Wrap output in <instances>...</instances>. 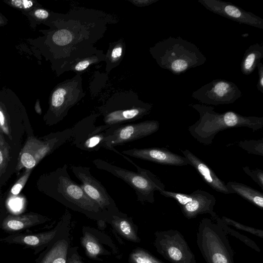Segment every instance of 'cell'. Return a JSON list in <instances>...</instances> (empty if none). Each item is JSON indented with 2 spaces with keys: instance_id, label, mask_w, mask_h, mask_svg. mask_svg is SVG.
<instances>
[{
  "instance_id": "cell-27",
  "label": "cell",
  "mask_w": 263,
  "mask_h": 263,
  "mask_svg": "<svg viewBox=\"0 0 263 263\" xmlns=\"http://www.w3.org/2000/svg\"><path fill=\"white\" fill-rule=\"evenodd\" d=\"M105 54L103 51L99 50L95 55L89 57L81 59L75 62L70 69L76 73L81 74L87 70L91 65L97 64L102 61H104Z\"/></svg>"
},
{
  "instance_id": "cell-14",
  "label": "cell",
  "mask_w": 263,
  "mask_h": 263,
  "mask_svg": "<svg viewBox=\"0 0 263 263\" xmlns=\"http://www.w3.org/2000/svg\"><path fill=\"white\" fill-rule=\"evenodd\" d=\"M72 171L81 182V186L85 193L104 212L109 215L118 212L114 200L102 184L93 176L90 167L73 166Z\"/></svg>"
},
{
  "instance_id": "cell-4",
  "label": "cell",
  "mask_w": 263,
  "mask_h": 263,
  "mask_svg": "<svg viewBox=\"0 0 263 263\" xmlns=\"http://www.w3.org/2000/svg\"><path fill=\"white\" fill-rule=\"evenodd\" d=\"M149 51L161 68L177 75L200 67L207 61L198 47L181 37H170L159 41Z\"/></svg>"
},
{
  "instance_id": "cell-9",
  "label": "cell",
  "mask_w": 263,
  "mask_h": 263,
  "mask_svg": "<svg viewBox=\"0 0 263 263\" xmlns=\"http://www.w3.org/2000/svg\"><path fill=\"white\" fill-rule=\"evenodd\" d=\"M85 95L81 74L61 83L52 93L50 109L45 117L46 123L52 126L61 121Z\"/></svg>"
},
{
  "instance_id": "cell-37",
  "label": "cell",
  "mask_w": 263,
  "mask_h": 263,
  "mask_svg": "<svg viewBox=\"0 0 263 263\" xmlns=\"http://www.w3.org/2000/svg\"><path fill=\"white\" fill-rule=\"evenodd\" d=\"M12 3L13 6L21 9H29L33 6V3L31 1H27V0H24V1H13Z\"/></svg>"
},
{
  "instance_id": "cell-15",
  "label": "cell",
  "mask_w": 263,
  "mask_h": 263,
  "mask_svg": "<svg viewBox=\"0 0 263 263\" xmlns=\"http://www.w3.org/2000/svg\"><path fill=\"white\" fill-rule=\"evenodd\" d=\"M198 2L209 11L240 25L263 29L262 19L231 3L221 0H199Z\"/></svg>"
},
{
  "instance_id": "cell-28",
  "label": "cell",
  "mask_w": 263,
  "mask_h": 263,
  "mask_svg": "<svg viewBox=\"0 0 263 263\" xmlns=\"http://www.w3.org/2000/svg\"><path fill=\"white\" fill-rule=\"evenodd\" d=\"M82 244L87 255L95 258L102 253L100 245L90 233H85L82 239Z\"/></svg>"
},
{
  "instance_id": "cell-17",
  "label": "cell",
  "mask_w": 263,
  "mask_h": 263,
  "mask_svg": "<svg viewBox=\"0 0 263 263\" xmlns=\"http://www.w3.org/2000/svg\"><path fill=\"white\" fill-rule=\"evenodd\" d=\"M192 194V201L181 208L185 217L190 220L204 214H210L213 219L218 216L214 211L216 204L214 195L201 190Z\"/></svg>"
},
{
  "instance_id": "cell-29",
  "label": "cell",
  "mask_w": 263,
  "mask_h": 263,
  "mask_svg": "<svg viewBox=\"0 0 263 263\" xmlns=\"http://www.w3.org/2000/svg\"><path fill=\"white\" fill-rule=\"evenodd\" d=\"M214 220L215 222L222 228V229L227 234H229L236 237L240 240L242 241V242L245 245L254 250L255 251L258 252L260 251L259 247L256 245L253 240L243 234H241L239 232L230 228L229 226L226 225L222 221L221 218L217 216L214 218Z\"/></svg>"
},
{
  "instance_id": "cell-22",
  "label": "cell",
  "mask_w": 263,
  "mask_h": 263,
  "mask_svg": "<svg viewBox=\"0 0 263 263\" xmlns=\"http://www.w3.org/2000/svg\"><path fill=\"white\" fill-rule=\"evenodd\" d=\"M262 58V44L255 43L250 46L246 50L242 63H241V72L245 75L251 74Z\"/></svg>"
},
{
  "instance_id": "cell-10",
  "label": "cell",
  "mask_w": 263,
  "mask_h": 263,
  "mask_svg": "<svg viewBox=\"0 0 263 263\" xmlns=\"http://www.w3.org/2000/svg\"><path fill=\"white\" fill-rule=\"evenodd\" d=\"M155 244L157 251L171 263H197L185 238L178 230L157 232Z\"/></svg>"
},
{
  "instance_id": "cell-41",
  "label": "cell",
  "mask_w": 263,
  "mask_h": 263,
  "mask_svg": "<svg viewBox=\"0 0 263 263\" xmlns=\"http://www.w3.org/2000/svg\"><path fill=\"white\" fill-rule=\"evenodd\" d=\"M5 204L4 197L2 192V189H0V206H4Z\"/></svg>"
},
{
  "instance_id": "cell-18",
  "label": "cell",
  "mask_w": 263,
  "mask_h": 263,
  "mask_svg": "<svg viewBox=\"0 0 263 263\" xmlns=\"http://www.w3.org/2000/svg\"><path fill=\"white\" fill-rule=\"evenodd\" d=\"M20 152L13 148L0 129V189L15 173Z\"/></svg>"
},
{
  "instance_id": "cell-20",
  "label": "cell",
  "mask_w": 263,
  "mask_h": 263,
  "mask_svg": "<svg viewBox=\"0 0 263 263\" xmlns=\"http://www.w3.org/2000/svg\"><path fill=\"white\" fill-rule=\"evenodd\" d=\"M49 218L37 213L21 215H9L5 219L3 228L8 231H16L45 223Z\"/></svg>"
},
{
  "instance_id": "cell-8",
  "label": "cell",
  "mask_w": 263,
  "mask_h": 263,
  "mask_svg": "<svg viewBox=\"0 0 263 263\" xmlns=\"http://www.w3.org/2000/svg\"><path fill=\"white\" fill-rule=\"evenodd\" d=\"M73 137V128L52 133L41 138L27 136L20 151L15 173L23 169H33L44 158L69 141Z\"/></svg>"
},
{
  "instance_id": "cell-1",
  "label": "cell",
  "mask_w": 263,
  "mask_h": 263,
  "mask_svg": "<svg viewBox=\"0 0 263 263\" xmlns=\"http://www.w3.org/2000/svg\"><path fill=\"white\" fill-rule=\"evenodd\" d=\"M60 25L52 37L59 51L60 75L70 71L77 61L97 54L94 46L103 37L108 24L117 23L114 16L90 9L75 8L61 15Z\"/></svg>"
},
{
  "instance_id": "cell-13",
  "label": "cell",
  "mask_w": 263,
  "mask_h": 263,
  "mask_svg": "<svg viewBox=\"0 0 263 263\" xmlns=\"http://www.w3.org/2000/svg\"><path fill=\"white\" fill-rule=\"evenodd\" d=\"M192 96L204 105L216 106L233 103L242 96V93L233 82L217 79L194 91Z\"/></svg>"
},
{
  "instance_id": "cell-19",
  "label": "cell",
  "mask_w": 263,
  "mask_h": 263,
  "mask_svg": "<svg viewBox=\"0 0 263 263\" xmlns=\"http://www.w3.org/2000/svg\"><path fill=\"white\" fill-rule=\"evenodd\" d=\"M184 157L200 175L204 181L217 192L230 194L226 184L219 179L214 172L204 162L197 157L188 150H181Z\"/></svg>"
},
{
  "instance_id": "cell-2",
  "label": "cell",
  "mask_w": 263,
  "mask_h": 263,
  "mask_svg": "<svg viewBox=\"0 0 263 263\" xmlns=\"http://www.w3.org/2000/svg\"><path fill=\"white\" fill-rule=\"evenodd\" d=\"M37 187L41 193L87 216L93 218L109 216L87 196L81 185L72 180L67 165L41 175L37 182Z\"/></svg>"
},
{
  "instance_id": "cell-12",
  "label": "cell",
  "mask_w": 263,
  "mask_h": 263,
  "mask_svg": "<svg viewBox=\"0 0 263 263\" xmlns=\"http://www.w3.org/2000/svg\"><path fill=\"white\" fill-rule=\"evenodd\" d=\"M160 124L157 120H147L137 123H127L113 126L112 134L106 138L104 149L113 151L121 156L115 146L145 138L158 132Z\"/></svg>"
},
{
  "instance_id": "cell-40",
  "label": "cell",
  "mask_w": 263,
  "mask_h": 263,
  "mask_svg": "<svg viewBox=\"0 0 263 263\" xmlns=\"http://www.w3.org/2000/svg\"><path fill=\"white\" fill-rule=\"evenodd\" d=\"M35 110L36 111V112L41 115L42 114V110H41V107H40V104H39V102L38 100H37L36 103V105H35Z\"/></svg>"
},
{
  "instance_id": "cell-32",
  "label": "cell",
  "mask_w": 263,
  "mask_h": 263,
  "mask_svg": "<svg viewBox=\"0 0 263 263\" xmlns=\"http://www.w3.org/2000/svg\"><path fill=\"white\" fill-rule=\"evenodd\" d=\"M130 259L134 263H165L142 249L135 250L131 254Z\"/></svg>"
},
{
  "instance_id": "cell-31",
  "label": "cell",
  "mask_w": 263,
  "mask_h": 263,
  "mask_svg": "<svg viewBox=\"0 0 263 263\" xmlns=\"http://www.w3.org/2000/svg\"><path fill=\"white\" fill-rule=\"evenodd\" d=\"M238 146L248 154L263 157V139L240 141Z\"/></svg>"
},
{
  "instance_id": "cell-30",
  "label": "cell",
  "mask_w": 263,
  "mask_h": 263,
  "mask_svg": "<svg viewBox=\"0 0 263 263\" xmlns=\"http://www.w3.org/2000/svg\"><path fill=\"white\" fill-rule=\"evenodd\" d=\"M32 171L33 169H25L24 172L21 174L20 178L13 186L7 195L8 200H11L15 199L16 197L18 196L22 190H23L26 185L30 177L31 176Z\"/></svg>"
},
{
  "instance_id": "cell-26",
  "label": "cell",
  "mask_w": 263,
  "mask_h": 263,
  "mask_svg": "<svg viewBox=\"0 0 263 263\" xmlns=\"http://www.w3.org/2000/svg\"><path fill=\"white\" fill-rule=\"evenodd\" d=\"M68 243L65 240H59L43 258L41 263H67Z\"/></svg>"
},
{
  "instance_id": "cell-34",
  "label": "cell",
  "mask_w": 263,
  "mask_h": 263,
  "mask_svg": "<svg viewBox=\"0 0 263 263\" xmlns=\"http://www.w3.org/2000/svg\"><path fill=\"white\" fill-rule=\"evenodd\" d=\"M244 172L250 177L259 186L263 189V171L261 169L251 170L249 167L243 168Z\"/></svg>"
},
{
  "instance_id": "cell-23",
  "label": "cell",
  "mask_w": 263,
  "mask_h": 263,
  "mask_svg": "<svg viewBox=\"0 0 263 263\" xmlns=\"http://www.w3.org/2000/svg\"><path fill=\"white\" fill-rule=\"evenodd\" d=\"M125 49V43L122 39L109 44L104 60L106 63L105 70L107 74L118 67L123 60Z\"/></svg>"
},
{
  "instance_id": "cell-21",
  "label": "cell",
  "mask_w": 263,
  "mask_h": 263,
  "mask_svg": "<svg viewBox=\"0 0 263 263\" xmlns=\"http://www.w3.org/2000/svg\"><path fill=\"white\" fill-rule=\"evenodd\" d=\"M230 194H236L251 204L263 209V194L244 184L229 182L226 184Z\"/></svg>"
},
{
  "instance_id": "cell-7",
  "label": "cell",
  "mask_w": 263,
  "mask_h": 263,
  "mask_svg": "<svg viewBox=\"0 0 263 263\" xmlns=\"http://www.w3.org/2000/svg\"><path fill=\"white\" fill-rule=\"evenodd\" d=\"M196 242L207 263H235L227 234L211 219L205 218L201 221Z\"/></svg>"
},
{
  "instance_id": "cell-24",
  "label": "cell",
  "mask_w": 263,
  "mask_h": 263,
  "mask_svg": "<svg viewBox=\"0 0 263 263\" xmlns=\"http://www.w3.org/2000/svg\"><path fill=\"white\" fill-rule=\"evenodd\" d=\"M114 227L125 238L138 242L139 238L129 220L119 212L108 216Z\"/></svg>"
},
{
  "instance_id": "cell-36",
  "label": "cell",
  "mask_w": 263,
  "mask_h": 263,
  "mask_svg": "<svg viewBox=\"0 0 263 263\" xmlns=\"http://www.w3.org/2000/svg\"><path fill=\"white\" fill-rule=\"evenodd\" d=\"M258 69V80L257 84V90L263 93V65L261 62H259L256 67Z\"/></svg>"
},
{
  "instance_id": "cell-38",
  "label": "cell",
  "mask_w": 263,
  "mask_h": 263,
  "mask_svg": "<svg viewBox=\"0 0 263 263\" xmlns=\"http://www.w3.org/2000/svg\"><path fill=\"white\" fill-rule=\"evenodd\" d=\"M35 16L40 19H47L50 17V13L46 10L39 9L35 12Z\"/></svg>"
},
{
  "instance_id": "cell-33",
  "label": "cell",
  "mask_w": 263,
  "mask_h": 263,
  "mask_svg": "<svg viewBox=\"0 0 263 263\" xmlns=\"http://www.w3.org/2000/svg\"><path fill=\"white\" fill-rule=\"evenodd\" d=\"M221 220L225 224L228 226H232L238 230L247 232L261 238H263V231L261 230H258L249 226H245L224 216H222Z\"/></svg>"
},
{
  "instance_id": "cell-5",
  "label": "cell",
  "mask_w": 263,
  "mask_h": 263,
  "mask_svg": "<svg viewBox=\"0 0 263 263\" xmlns=\"http://www.w3.org/2000/svg\"><path fill=\"white\" fill-rule=\"evenodd\" d=\"M153 104L145 102L133 91L118 92L97 107L104 124L119 126L143 118L149 115Z\"/></svg>"
},
{
  "instance_id": "cell-25",
  "label": "cell",
  "mask_w": 263,
  "mask_h": 263,
  "mask_svg": "<svg viewBox=\"0 0 263 263\" xmlns=\"http://www.w3.org/2000/svg\"><path fill=\"white\" fill-rule=\"evenodd\" d=\"M56 230L28 235H20L11 238L15 243L23 244L33 247H39L51 242L56 235Z\"/></svg>"
},
{
  "instance_id": "cell-35",
  "label": "cell",
  "mask_w": 263,
  "mask_h": 263,
  "mask_svg": "<svg viewBox=\"0 0 263 263\" xmlns=\"http://www.w3.org/2000/svg\"><path fill=\"white\" fill-rule=\"evenodd\" d=\"M159 1V0H128V2H130L135 6L140 8L152 5Z\"/></svg>"
},
{
  "instance_id": "cell-39",
  "label": "cell",
  "mask_w": 263,
  "mask_h": 263,
  "mask_svg": "<svg viewBox=\"0 0 263 263\" xmlns=\"http://www.w3.org/2000/svg\"><path fill=\"white\" fill-rule=\"evenodd\" d=\"M68 263H83L78 257L73 256L68 259Z\"/></svg>"
},
{
  "instance_id": "cell-3",
  "label": "cell",
  "mask_w": 263,
  "mask_h": 263,
  "mask_svg": "<svg viewBox=\"0 0 263 263\" xmlns=\"http://www.w3.org/2000/svg\"><path fill=\"white\" fill-rule=\"evenodd\" d=\"M189 106L199 113L200 119L188 130L193 138L205 145H211L216 135L225 129L246 127L255 131L263 127V117L244 116L233 111L219 113L213 106L204 104Z\"/></svg>"
},
{
  "instance_id": "cell-6",
  "label": "cell",
  "mask_w": 263,
  "mask_h": 263,
  "mask_svg": "<svg viewBox=\"0 0 263 263\" xmlns=\"http://www.w3.org/2000/svg\"><path fill=\"white\" fill-rule=\"evenodd\" d=\"M96 167L112 174L122 180L135 191L138 200L144 204L147 202L153 204L155 202V193L165 190V185L157 176L150 171L135 166L138 172L125 169L115 166L101 159L93 162Z\"/></svg>"
},
{
  "instance_id": "cell-11",
  "label": "cell",
  "mask_w": 263,
  "mask_h": 263,
  "mask_svg": "<svg viewBox=\"0 0 263 263\" xmlns=\"http://www.w3.org/2000/svg\"><path fill=\"white\" fill-rule=\"evenodd\" d=\"M99 113L91 114L77 122L73 127V145L82 151L95 152L104 148L109 127L105 124L95 126Z\"/></svg>"
},
{
  "instance_id": "cell-16",
  "label": "cell",
  "mask_w": 263,
  "mask_h": 263,
  "mask_svg": "<svg viewBox=\"0 0 263 263\" xmlns=\"http://www.w3.org/2000/svg\"><path fill=\"white\" fill-rule=\"evenodd\" d=\"M122 154L163 165L182 167L189 165L186 158L175 154L166 148H135L124 150Z\"/></svg>"
}]
</instances>
